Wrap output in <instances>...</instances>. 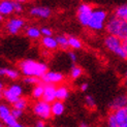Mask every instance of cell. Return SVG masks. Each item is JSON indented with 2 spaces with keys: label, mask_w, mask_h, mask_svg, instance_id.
Wrapping results in <instances>:
<instances>
[{
  "label": "cell",
  "mask_w": 127,
  "mask_h": 127,
  "mask_svg": "<svg viewBox=\"0 0 127 127\" xmlns=\"http://www.w3.org/2000/svg\"><path fill=\"white\" fill-rule=\"evenodd\" d=\"M18 67L24 77H34L41 79L49 71V66L43 62L33 59H23L18 63Z\"/></svg>",
  "instance_id": "obj_1"
},
{
  "label": "cell",
  "mask_w": 127,
  "mask_h": 127,
  "mask_svg": "<svg viewBox=\"0 0 127 127\" xmlns=\"http://www.w3.org/2000/svg\"><path fill=\"white\" fill-rule=\"evenodd\" d=\"M107 34L119 37L120 39H127V22L122 21L117 17H110L105 25Z\"/></svg>",
  "instance_id": "obj_2"
},
{
  "label": "cell",
  "mask_w": 127,
  "mask_h": 127,
  "mask_svg": "<svg viewBox=\"0 0 127 127\" xmlns=\"http://www.w3.org/2000/svg\"><path fill=\"white\" fill-rule=\"evenodd\" d=\"M103 44L107 51H110L111 53L119 57L120 59H123V60L127 59V56L123 48V40L120 39L119 37L107 34L103 38Z\"/></svg>",
  "instance_id": "obj_3"
},
{
  "label": "cell",
  "mask_w": 127,
  "mask_h": 127,
  "mask_svg": "<svg viewBox=\"0 0 127 127\" xmlns=\"http://www.w3.org/2000/svg\"><path fill=\"white\" fill-rule=\"evenodd\" d=\"M107 20H109V18H107L106 10H104L103 8H94L88 24V28L93 31H100L102 29H105Z\"/></svg>",
  "instance_id": "obj_4"
},
{
  "label": "cell",
  "mask_w": 127,
  "mask_h": 127,
  "mask_svg": "<svg viewBox=\"0 0 127 127\" xmlns=\"http://www.w3.org/2000/svg\"><path fill=\"white\" fill-rule=\"evenodd\" d=\"M94 7L93 5L87 2H83L81 3L78 8H77V18L79 23L84 27H88L89 21L91 19V16L93 14Z\"/></svg>",
  "instance_id": "obj_5"
},
{
  "label": "cell",
  "mask_w": 127,
  "mask_h": 127,
  "mask_svg": "<svg viewBox=\"0 0 127 127\" xmlns=\"http://www.w3.org/2000/svg\"><path fill=\"white\" fill-rule=\"evenodd\" d=\"M23 87L20 84H11L8 87L5 88L3 92V98L7 101L8 103L14 104L22 97L23 95Z\"/></svg>",
  "instance_id": "obj_6"
},
{
  "label": "cell",
  "mask_w": 127,
  "mask_h": 127,
  "mask_svg": "<svg viewBox=\"0 0 127 127\" xmlns=\"http://www.w3.org/2000/svg\"><path fill=\"white\" fill-rule=\"evenodd\" d=\"M33 114L38 117L40 120H49L52 118V110H51V103H48L43 100H37L32 105Z\"/></svg>",
  "instance_id": "obj_7"
},
{
  "label": "cell",
  "mask_w": 127,
  "mask_h": 127,
  "mask_svg": "<svg viewBox=\"0 0 127 127\" xmlns=\"http://www.w3.org/2000/svg\"><path fill=\"white\" fill-rule=\"evenodd\" d=\"M25 25H26V21L24 19L19 17L10 18L5 23V30L10 35H17L25 27Z\"/></svg>",
  "instance_id": "obj_8"
},
{
  "label": "cell",
  "mask_w": 127,
  "mask_h": 127,
  "mask_svg": "<svg viewBox=\"0 0 127 127\" xmlns=\"http://www.w3.org/2000/svg\"><path fill=\"white\" fill-rule=\"evenodd\" d=\"M43 84H50V85H61L65 80V75L60 71H54L49 70L43 77L40 79Z\"/></svg>",
  "instance_id": "obj_9"
},
{
  "label": "cell",
  "mask_w": 127,
  "mask_h": 127,
  "mask_svg": "<svg viewBox=\"0 0 127 127\" xmlns=\"http://www.w3.org/2000/svg\"><path fill=\"white\" fill-rule=\"evenodd\" d=\"M0 120L6 127H15L18 123V120H16L11 115V109L4 103H0Z\"/></svg>",
  "instance_id": "obj_10"
},
{
  "label": "cell",
  "mask_w": 127,
  "mask_h": 127,
  "mask_svg": "<svg viewBox=\"0 0 127 127\" xmlns=\"http://www.w3.org/2000/svg\"><path fill=\"white\" fill-rule=\"evenodd\" d=\"M29 15L34 18L49 19L52 16V9H51L49 6L36 5V6H32V7L29 9Z\"/></svg>",
  "instance_id": "obj_11"
},
{
  "label": "cell",
  "mask_w": 127,
  "mask_h": 127,
  "mask_svg": "<svg viewBox=\"0 0 127 127\" xmlns=\"http://www.w3.org/2000/svg\"><path fill=\"white\" fill-rule=\"evenodd\" d=\"M109 107H110L111 112H115V111L127 107V95H125V94L117 95L110 102Z\"/></svg>",
  "instance_id": "obj_12"
},
{
  "label": "cell",
  "mask_w": 127,
  "mask_h": 127,
  "mask_svg": "<svg viewBox=\"0 0 127 127\" xmlns=\"http://www.w3.org/2000/svg\"><path fill=\"white\" fill-rule=\"evenodd\" d=\"M56 89H57V86L55 85L44 84V92H43V96L41 100L52 104L54 101L57 100L56 99Z\"/></svg>",
  "instance_id": "obj_13"
},
{
  "label": "cell",
  "mask_w": 127,
  "mask_h": 127,
  "mask_svg": "<svg viewBox=\"0 0 127 127\" xmlns=\"http://www.w3.org/2000/svg\"><path fill=\"white\" fill-rule=\"evenodd\" d=\"M15 12L14 1L12 0H0V15L2 17L10 16Z\"/></svg>",
  "instance_id": "obj_14"
},
{
  "label": "cell",
  "mask_w": 127,
  "mask_h": 127,
  "mask_svg": "<svg viewBox=\"0 0 127 127\" xmlns=\"http://www.w3.org/2000/svg\"><path fill=\"white\" fill-rule=\"evenodd\" d=\"M118 127H127V107L112 112Z\"/></svg>",
  "instance_id": "obj_15"
},
{
  "label": "cell",
  "mask_w": 127,
  "mask_h": 127,
  "mask_svg": "<svg viewBox=\"0 0 127 127\" xmlns=\"http://www.w3.org/2000/svg\"><path fill=\"white\" fill-rule=\"evenodd\" d=\"M42 47H44L49 51H55L58 49V42L56 40V37L54 36H42L40 40Z\"/></svg>",
  "instance_id": "obj_16"
},
{
  "label": "cell",
  "mask_w": 127,
  "mask_h": 127,
  "mask_svg": "<svg viewBox=\"0 0 127 127\" xmlns=\"http://www.w3.org/2000/svg\"><path fill=\"white\" fill-rule=\"evenodd\" d=\"M0 77L8 78L9 80L16 81L20 78V72L17 69L8 68V67H0Z\"/></svg>",
  "instance_id": "obj_17"
},
{
  "label": "cell",
  "mask_w": 127,
  "mask_h": 127,
  "mask_svg": "<svg viewBox=\"0 0 127 127\" xmlns=\"http://www.w3.org/2000/svg\"><path fill=\"white\" fill-rule=\"evenodd\" d=\"M51 110H52V116L54 117H60L65 112V104L63 101L56 100L51 104Z\"/></svg>",
  "instance_id": "obj_18"
},
{
  "label": "cell",
  "mask_w": 127,
  "mask_h": 127,
  "mask_svg": "<svg viewBox=\"0 0 127 127\" xmlns=\"http://www.w3.org/2000/svg\"><path fill=\"white\" fill-rule=\"evenodd\" d=\"M69 97V88L65 85H59L56 89V99L64 101Z\"/></svg>",
  "instance_id": "obj_19"
},
{
  "label": "cell",
  "mask_w": 127,
  "mask_h": 127,
  "mask_svg": "<svg viewBox=\"0 0 127 127\" xmlns=\"http://www.w3.org/2000/svg\"><path fill=\"white\" fill-rule=\"evenodd\" d=\"M25 34L30 39H38L41 36L40 29L36 26H28L25 30Z\"/></svg>",
  "instance_id": "obj_20"
},
{
  "label": "cell",
  "mask_w": 127,
  "mask_h": 127,
  "mask_svg": "<svg viewBox=\"0 0 127 127\" xmlns=\"http://www.w3.org/2000/svg\"><path fill=\"white\" fill-rule=\"evenodd\" d=\"M43 92H44V84L39 83L33 87L32 91H31V96H32L33 99H36V101L41 100L43 96Z\"/></svg>",
  "instance_id": "obj_21"
},
{
  "label": "cell",
  "mask_w": 127,
  "mask_h": 127,
  "mask_svg": "<svg viewBox=\"0 0 127 127\" xmlns=\"http://www.w3.org/2000/svg\"><path fill=\"white\" fill-rule=\"evenodd\" d=\"M114 16L122 21L127 22V4L119 5L114 10Z\"/></svg>",
  "instance_id": "obj_22"
},
{
  "label": "cell",
  "mask_w": 127,
  "mask_h": 127,
  "mask_svg": "<svg viewBox=\"0 0 127 127\" xmlns=\"http://www.w3.org/2000/svg\"><path fill=\"white\" fill-rule=\"evenodd\" d=\"M68 43H69V48H71L72 50H81L82 47H83L82 40L79 37L73 36V35L68 36Z\"/></svg>",
  "instance_id": "obj_23"
},
{
  "label": "cell",
  "mask_w": 127,
  "mask_h": 127,
  "mask_svg": "<svg viewBox=\"0 0 127 127\" xmlns=\"http://www.w3.org/2000/svg\"><path fill=\"white\" fill-rule=\"evenodd\" d=\"M84 73V70H83V68H82L81 66L79 65H72L71 69H70V72H69V75H70V78L71 80H78L80 79L82 75H83Z\"/></svg>",
  "instance_id": "obj_24"
},
{
  "label": "cell",
  "mask_w": 127,
  "mask_h": 127,
  "mask_svg": "<svg viewBox=\"0 0 127 127\" xmlns=\"http://www.w3.org/2000/svg\"><path fill=\"white\" fill-rule=\"evenodd\" d=\"M56 40L58 42V46L62 50H67L69 48V43H68V36L64 34H59L56 36Z\"/></svg>",
  "instance_id": "obj_25"
},
{
  "label": "cell",
  "mask_w": 127,
  "mask_h": 127,
  "mask_svg": "<svg viewBox=\"0 0 127 127\" xmlns=\"http://www.w3.org/2000/svg\"><path fill=\"white\" fill-rule=\"evenodd\" d=\"M28 104H29V101L26 97H21L20 99H19L16 103L12 104V107L14 109H17V110H20V111H25L28 107Z\"/></svg>",
  "instance_id": "obj_26"
},
{
  "label": "cell",
  "mask_w": 127,
  "mask_h": 127,
  "mask_svg": "<svg viewBox=\"0 0 127 127\" xmlns=\"http://www.w3.org/2000/svg\"><path fill=\"white\" fill-rule=\"evenodd\" d=\"M85 105L89 110H94L95 107H96V101H95V98L92 96V95L88 94L85 96Z\"/></svg>",
  "instance_id": "obj_27"
},
{
  "label": "cell",
  "mask_w": 127,
  "mask_h": 127,
  "mask_svg": "<svg viewBox=\"0 0 127 127\" xmlns=\"http://www.w3.org/2000/svg\"><path fill=\"white\" fill-rule=\"evenodd\" d=\"M23 82H24L25 84H27V85H33V86H36L37 84L41 83V80L38 79V78H34V77H24Z\"/></svg>",
  "instance_id": "obj_28"
},
{
  "label": "cell",
  "mask_w": 127,
  "mask_h": 127,
  "mask_svg": "<svg viewBox=\"0 0 127 127\" xmlns=\"http://www.w3.org/2000/svg\"><path fill=\"white\" fill-rule=\"evenodd\" d=\"M40 32H41L42 36H53V34H54L53 29H51L50 27H46V26L40 28Z\"/></svg>",
  "instance_id": "obj_29"
},
{
  "label": "cell",
  "mask_w": 127,
  "mask_h": 127,
  "mask_svg": "<svg viewBox=\"0 0 127 127\" xmlns=\"http://www.w3.org/2000/svg\"><path fill=\"white\" fill-rule=\"evenodd\" d=\"M23 114H24V112H23V111H20V110L14 109V107L11 109V115H12V117H14L16 120H19L20 118H22Z\"/></svg>",
  "instance_id": "obj_30"
},
{
  "label": "cell",
  "mask_w": 127,
  "mask_h": 127,
  "mask_svg": "<svg viewBox=\"0 0 127 127\" xmlns=\"http://www.w3.org/2000/svg\"><path fill=\"white\" fill-rule=\"evenodd\" d=\"M14 7H15V12H17V14H21L23 11V5L19 2L14 1Z\"/></svg>",
  "instance_id": "obj_31"
},
{
  "label": "cell",
  "mask_w": 127,
  "mask_h": 127,
  "mask_svg": "<svg viewBox=\"0 0 127 127\" xmlns=\"http://www.w3.org/2000/svg\"><path fill=\"white\" fill-rule=\"evenodd\" d=\"M68 57H69V59H70V61L73 62V63H75L77 60H78V56H77V54H75L74 51H69L68 52Z\"/></svg>",
  "instance_id": "obj_32"
},
{
  "label": "cell",
  "mask_w": 127,
  "mask_h": 127,
  "mask_svg": "<svg viewBox=\"0 0 127 127\" xmlns=\"http://www.w3.org/2000/svg\"><path fill=\"white\" fill-rule=\"evenodd\" d=\"M88 88H89V84L87 83V82H84V83H82L80 85V90L82 92H86L88 90Z\"/></svg>",
  "instance_id": "obj_33"
},
{
  "label": "cell",
  "mask_w": 127,
  "mask_h": 127,
  "mask_svg": "<svg viewBox=\"0 0 127 127\" xmlns=\"http://www.w3.org/2000/svg\"><path fill=\"white\" fill-rule=\"evenodd\" d=\"M5 90V87H4V84L3 82L0 80V98H3V92Z\"/></svg>",
  "instance_id": "obj_34"
},
{
  "label": "cell",
  "mask_w": 127,
  "mask_h": 127,
  "mask_svg": "<svg viewBox=\"0 0 127 127\" xmlns=\"http://www.w3.org/2000/svg\"><path fill=\"white\" fill-rule=\"evenodd\" d=\"M35 127H47L46 123H44L43 120H38L36 123H35Z\"/></svg>",
  "instance_id": "obj_35"
},
{
  "label": "cell",
  "mask_w": 127,
  "mask_h": 127,
  "mask_svg": "<svg viewBox=\"0 0 127 127\" xmlns=\"http://www.w3.org/2000/svg\"><path fill=\"white\" fill-rule=\"evenodd\" d=\"M123 48H124V51H125V54L127 56V39L123 40Z\"/></svg>",
  "instance_id": "obj_36"
},
{
  "label": "cell",
  "mask_w": 127,
  "mask_h": 127,
  "mask_svg": "<svg viewBox=\"0 0 127 127\" xmlns=\"http://www.w3.org/2000/svg\"><path fill=\"white\" fill-rule=\"evenodd\" d=\"M79 127H90L87 123H84V122H82V123H80V125H79Z\"/></svg>",
  "instance_id": "obj_37"
},
{
  "label": "cell",
  "mask_w": 127,
  "mask_h": 127,
  "mask_svg": "<svg viewBox=\"0 0 127 127\" xmlns=\"http://www.w3.org/2000/svg\"><path fill=\"white\" fill-rule=\"evenodd\" d=\"M12 1H15V2H19V3H25V2H27L28 0H12Z\"/></svg>",
  "instance_id": "obj_38"
},
{
  "label": "cell",
  "mask_w": 127,
  "mask_h": 127,
  "mask_svg": "<svg viewBox=\"0 0 127 127\" xmlns=\"http://www.w3.org/2000/svg\"><path fill=\"white\" fill-rule=\"evenodd\" d=\"M15 127H26V126H24V125H23V124H21L20 122H18V123L16 124V126H15Z\"/></svg>",
  "instance_id": "obj_39"
},
{
  "label": "cell",
  "mask_w": 127,
  "mask_h": 127,
  "mask_svg": "<svg viewBox=\"0 0 127 127\" xmlns=\"http://www.w3.org/2000/svg\"><path fill=\"white\" fill-rule=\"evenodd\" d=\"M125 85L127 86V70H126V72H125Z\"/></svg>",
  "instance_id": "obj_40"
},
{
  "label": "cell",
  "mask_w": 127,
  "mask_h": 127,
  "mask_svg": "<svg viewBox=\"0 0 127 127\" xmlns=\"http://www.w3.org/2000/svg\"><path fill=\"white\" fill-rule=\"evenodd\" d=\"M0 127H5V124L1 121V120H0Z\"/></svg>",
  "instance_id": "obj_41"
},
{
  "label": "cell",
  "mask_w": 127,
  "mask_h": 127,
  "mask_svg": "<svg viewBox=\"0 0 127 127\" xmlns=\"http://www.w3.org/2000/svg\"><path fill=\"white\" fill-rule=\"evenodd\" d=\"M3 18H4V17H2V16H1V15H0V22H1V21H2V20H3Z\"/></svg>",
  "instance_id": "obj_42"
}]
</instances>
